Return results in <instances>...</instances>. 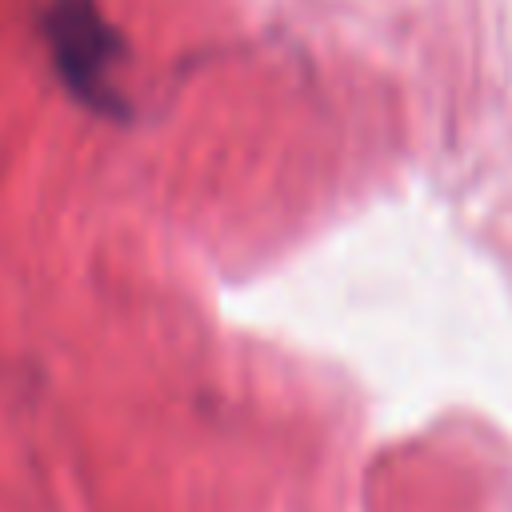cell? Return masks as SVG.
<instances>
[{"mask_svg": "<svg viewBox=\"0 0 512 512\" xmlns=\"http://www.w3.org/2000/svg\"><path fill=\"white\" fill-rule=\"evenodd\" d=\"M44 36L68 88L80 100H92V104L104 100L108 96L104 68L112 56V36L96 16V8L88 0H56L44 16Z\"/></svg>", "mask_w": 512, "mask_h": 512, "instance_id": "6da1fadb", "label": "cell"}]
</instances>
